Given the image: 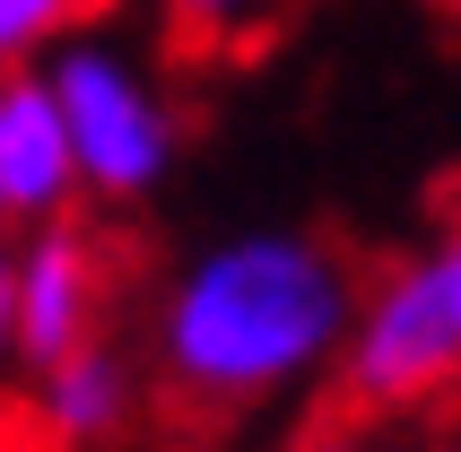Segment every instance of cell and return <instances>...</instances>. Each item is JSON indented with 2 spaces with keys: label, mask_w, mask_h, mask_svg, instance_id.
<instances>
[{
  "label": "cell",
  "mask_w": 461,
  "mask_h": 452,
  "mask_svg": "<svg viewBox=\"0 0 461 452\" xmlns=\"http://www.w3.org/2000/svg\"><path fill=\"white\" fill-rule=\"evenodd\" d=\"M357 270L322 235H227L183 261L157 304V375L192 409H253L339 366Z\"/></svg>",
  "instance_id": "obj_1"
},
{
  "label": "cell",
  "mask_w": 461,
  "mask_h": 452,
  "mask_svg": "<svg viewBox=\"0 0 461 452\" xmlns=\"http://www.w3.org/2000/svg\"><path fill=\"white\" fill-rule=\"evenodd\" d=\"M331 375L357 418H410V409L461 392V296L436 252L401 261L384 287L357 296Z\"/></svg>",
  "instance_id": "obj_2"
},
{
  "label": "cell",
  "mask_w": 461,
  "mask_h": 452,
  "mask_svg": "<svg viewBox=\"0 0 461 452\" xmlns=\"http://www.w3.org/2000/svg\"><path fill=\"white\" fill-rule=\"evenodd\" d=\"M52 113L70 140V166L96 201H140L175 166V113L157 96V78L113 44H61L44 61Z\"/></svg>",
  "instance_id": "obj_3"
},
{
  "label": "cell",
  "mask_w": 461,
  "mask_h": 452,
  "mask_svg": "<svg viewBox=\"0 0 461 452\" xmlns=\"http://www.w3.org/2000/svg\"><path fill=\"white\" fill-rule=\"evenodd\" d=\"M9 278H18V366H52V357L104 339V261L78 226L44 218L26 244H9Z\"/></svg>",
  "instance_id": "obj_4"
},
{
  "label": "cell",
  "mask_w": 461,
  "mask_h": 452,
  "mask_svg": "<svg viewBox=\"0 0 461 452\" xmlns=\"http://www.w3.org/2000/svg\"><path fill=\"white\" fill-rule=\"evenodd\" d=\"M26 427L44 452H87V444H113V435L140 418V366H131L113 339H87V348L35 366V392H26Z\"/></svg>",
  "instance_id": "obj_5"
},
{
  "label": "cell",
  "mask_w": 461,
  "mask_h": 452,
  "mask_svg": "<svg viewBox=\"0 0 461 452\" xmlns=\"http://www.w3.org/2000/svg\"><path fill=\"white\" fill-rule=\"evenodd\" d=\"M70 192H78V166L44 70H0V218L44 226L70 209Z\"/></svg>",
  "instance_id": "obj_6"
},
{
  "label": "cell",
  "mask_w": 461,
  "mask_h": 452,
  "mask_svg": "<svg viewBox=\"0 0 461 452\" xmlns=\"http://www.w3.org/2000/svg\"><path fill=\"white\" fill-rule=\"evenodd\" d=\"M87 18V0H0V70H26L44 44H61Z\"/></svg>",
  "instance_id": "obj_7"
},
{
  "label": "cell",
  "mask_w": 461,
  "mask_h": 452,
  "mask_svg": "<svg viewBox=\"0 0 461 452\" xmlns=\"http://www.w3.org/2000/svg\"><path fill=\"white\" fill-rule=\"evenodd\" d=\"M279 452H375V444H366V418H313V427H296Z\"/></svg>",
  "instance_id": "obj_8"
},
{
  "label": "cell",
  "mask_w": 461,
  "mask_h": 452,
  "mask_svg": "<svg viewBox=\"0 0 461 452\" xmlns=\"http://www.w3.org/2000/svg\"><path fill=\"white\" fill-rule=\"evenodd\" d=\"M244 9H253V0H175V26L183 35H227Z\"/></svg>",
  "instance_id": "obj_9"
},
{
  "label": "cell",
  "mask_w": 461,
  "mask_h": 452,
  "mask_svg": "<svg viewBox=\"0 0 461 452\" xmlns=\"http://www.w3.org/2000/svg\"><path fill=\"white\" fill-rule=\"evenodd\" d=\"M18 366V278H9V244H0V375Z\"/></svg>",
  "instance_id": "obj_10"
},
{
  "label": "cell",
  "mask_w": 461,
  "mask_h": 452,
  "mask_svg": "<svg viewBox=\"0 0 461 452\" xmlns=\"http://www.w3.org/2000/svg\"><path fill=\"white\" fill-rule=\"evenodd\" d=\"M0 452H44V444H35V427H26V409H18V401H0Z\"/></svg>",
  "instance_id": "obj_11"
},
{
  "label": "cell",
  "mask_w": 461,
  "mask_h": 452,
  "mask_svg": "<svg viewBox=\"0 0 461 452\" xmlns=\"http://www.w3.org/2000/svg\"><path fill=\"white\" fill-rule=\"evenodd\" d=\"M436 261H444V278H453V296H461V226L444 235V244H436Z\"/></svg>",
  "instance_id": "obj_12"
}]
</instances>
